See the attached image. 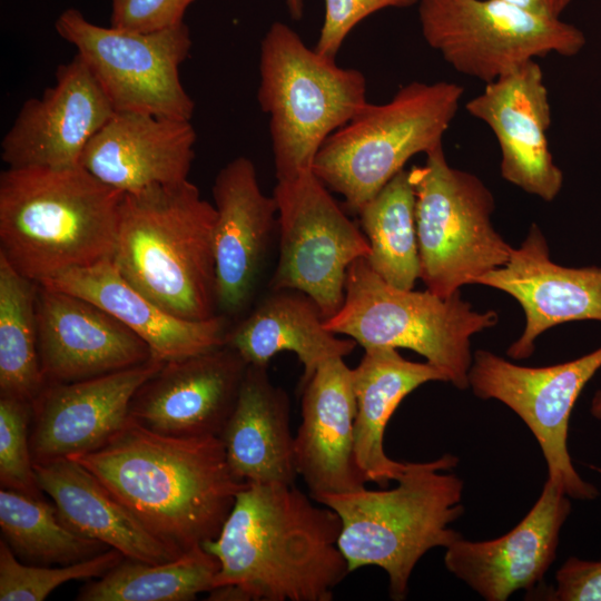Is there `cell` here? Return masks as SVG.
Instances as JSON below:
<instances>
[{
  "label": "cell",
  "mask_w": 601,
  "mask_h": 601,
  "mask_svg": "<svg viewBox=\"0 0 601 601\" xmlns=\"http://www.w3.org/2000/svg\"><path fill=\"white\" fill-rule=\"evenodd\" d=\"M70 459L179 555L219 534L246 484L231 473L219 436L164 435L130 416L102 447Z\"/></svg>",
  "instance_id": "cell-1"
},
{
  "label": "cell",
  "mask_w": 601,
  "mask_h": 601,
  "mask_svg": "<svg viewBox=\"0 0 601 601\" xmlns=\"http://www.w3.org/2000/svg\"><path fill=\"white\" fill-rule=\"evenodd\" d=\"M294 484L246 483L219 534L203 546L219 561L213 588L245 601H329L349 573L341 520ZM211 588V589H213Z\"/></svg>",
  "instance_id": "cell-2"
},
{
  "label": "cell",
  "mask_w": 601,
  "mask_h": 601,
  "mask_svg": "<svg viewBox=\"0 0 601 601\" xmlns=\"http://www.w3.org/2000/svg\"><path fill=\"white\" fill-rule=\"evenodd\" d=\"M124 193L81 166L0 174V255L43 283L112 259Z\"/></svg>",
  "instance_id": "cell-3"
},
{
  "label": "cell",
  "mask_w": 601,
  "mask_h": 601,
  "mask_svg": "<svg viewBox=\"0 0 601 601\" xmlns=\"http://www.w3.org/2000/svg\"><path fill=\"white\" fill-rule=\"evenodd\" d=\"M216 209L188 179L122 196L112 263L139 292L188 321L218 314Z\"/></svg>",
  "instance_id": "cell-4"
},
{
  "label": "cell",
  "mask_w": 601,
  "mask_h": 601,
  "mask_svg": "<svg viewBox=\"0 0 601 601\" xmlns=\"http://www.w3.org/2000/svg\"><path fill=\"white\" fill-rule=\"evenodd\" d=\"M459 460L446 453L428 462H406L397 485L333 494L317 503L341 520L338 546L349 572L374 565L385 571L393 600L407 597L411 574L434 548L462 534L450 524L463 513V481L449 472Z\"/></svg>",
  "instance_id": "cell-5"
},
{
  "label": "cell",
  "mask_w": 601,
  "mask_h": 601,
  "mask_svg": "<svg viewBox=\"0 0 601 601\" xmlns=\"http://www.w3.org/2000/svg\"><path fill=\"white\" fill-rule=\"evenodd\" d=\"M259 76L257 99L269 116L277 180L312 173L325 140L368 102L361 71L308 48L278 21L262 40Z\"/></svg>",
  "instance_id": "cell-6"
},
{
  "label": "cell",
  "mask_w": 601,
  "mask_h": 601,
  "mask_svg": "<svg viewBox=\"0 0 601 601\" xmlns=\"http://www.w3.org/2000/svg\"><path fill=\"white\" fill-rule=\"evenodd\" d=\"M463 93L456 82L413 81L385 104L367 102L322 145L314 175L356 214L413 156L443 146Z\"/></svg>",
  "instance_id": "cell-7"
},
{
  "label": "cell",
  "mask_w": 601,
  "mask_h": 601,
  "mask_svg": "<svg viewBox=\"0 0 601 601\" xmlns=\"http://www.w3.org/2000/svg\"><path fill=\"white\" fill-rule=\"evenodd\" d=\"M497 322L496 312L475 311L460 290L442 297L428 289L396 288L359 258L347 270L341 309L325 319V326L363 348L414 351L441 370L449 383L466 390L471 337Z\"/></svg>",
  "instance_id": "cell-8"
},
{
  "label": "cell",
  "mask_w": 601,
  "mask_h": 601,
  "mask_svg": "<svg viewBox=\"0 0 601 601\" xmlns=\"http://www.w3.org/2000/svg\"><path fill=\"white\" fill-rule=\"evenodd\" d=\"M410 177L426 289L449 297L506 264L513 247L494 228V197L477 176L452 167L441 146Z\"/></svg>",
  "instance_id": "cell-9"
},
{
  "label": "cell",
  "mask_w": 601,
  "mask_h": 601,
  "mask_svg": "<svg viewBox=\"0 0 601 601\" xmlns=\"http://www.w3.org/2000/svg\"><path fill=\"white\" fill-rule=\"evenodd\" d=\"M425 42L454 70L492 82L535 58L578 55L584 33L503 0H420Z\"/></svg>",
  "instance_id": "cell-10"
},
{
  "label": "cell",
  "mask_w": 601,
  "mask_h": 601,
  "mask_svg": "<svg viewBox=\"0 0 601 601\" xmlns=\"http://www.w3.org/2000/svg\"><path fill=\"white\" fill-rule=\"evenodd\" d=\"M55 27L77 49L115 111L191 120L195 102L179 75L193 45L185 22L140 32L98 26L68 8Z\"/></svg>",
  "instance_id": "cell-11"
},
{
  "label": "cell",
  "mask_w": 601,
  "mask_h": 601,
  "mask_svg": "<svg viewBox=\"0 0 601 601\" xmlns=\"http://www.w3.org/2000/svg\"><path fill=\"white\" fill-rule=\"evenodd\" d=\"M273 196L279 252L269 287L305 293L327 319L344 303L349 266L368 257V242L313 171L277 180Z\"/></svg>",
  "instance_id": "cell-12"
},
{
  "label": "cell",
  "mask_w": 601,
  "mask_h": 601,
  "mask_svg": "<svg viewBox=\"0 0 601 601\" xmlns=\"http://www.w3.org/2000/svg\"><path fill=\"white\" fill-rule=\"evenodd\" d=\"M600 368L601 346L579 358L542 367L518 365L490 351L477 349L467 375L475 396L500 401L525 423L540 445L548 477L574 500L599 496L598 489L573 466L568 432L579 395Z\"/></svg>",
  "instance_id": "cell-13"
},
{
  "label": "cell",
  "mask_w": 601,
  "mask_h": 601,
  "mask_svg": "<svg viewBox=\"0 0 601 601\" xmlns=\"http://www.w3.org/2000/svg\"><path fill=\"white\" fill-rule=\"evenodd\" d=\"M115 110L79 55L57 68L41 97L26 100L0 145L10 168L80 166L91 138Z\"/></svg>",
  "instance_id": "cell-14"
},
{
  "label": "cell",
  "mask_w": 601,
  "mask_h": 601,
  "mask_svg": "<svg viewBox=\"0 0 601 601\" xmlns=\"http://www.w3.org/2000/svg\"><path fill=\"white\" fill-rule=\"evenodd\" d=\"M465 108L494 134L502 177L544 201L554 200L563 186V173L549 148L552 110L541 66L531 60L485 83Z\"/></svg>",
  "instance_id": "cell-15"
},
{
  "label": "cell",
  "mask_w": 601,
  "mask_h": 601,
  "mask_svg": "<svg viewBox=\"0 0 601 601\" xmlns=\"http://www.w3.org/2000/svg\"><path fill=\"white\" fill-rule=\"evenodd\" d=\"M36 315L45 385L106 375L152 357L138 335L78 295L38 283Z\"/></svg>",
  "instance_id": "cell-16"
},
{
  "label": "cell",
  "mask_w": 601,
  "mask_h": 601,
  "mask_svg": "<svg viewBox=\"0 0 601 601\" xmlns=\"http://www.w3.org/2000/svg\"><path fill=\"white\" fill-rule=\"evenodd\" d=\"M247 363L223 345L165 362L135 393L129 416L169 436H219L238 397Z\"/></svg>",
  "instance_id": "cell-17"
},
{
  "label": "cell",
  "mask_w": 601,
  "mask_h": 601,
  "mask_svg": "<svg viewBox=\"0 0 601 601\" xmlns=\"http://www.w3.org/2000/svg\"><path fill=\"white\" fill-rule=\"evenodd\" d=\"M164 363L151 357L140 365L106 375L46 384L32 402L33 464L102 447L128 421L137 390Z\"/></svg>",
  "instance_id": "cell-18"
},
{
  "label": "cell",
  "mask_w": 601,
  "mask_h": 601,
  "mask_svg": "<svg viewBox=\"0 0 601 601\" xmlns=\"http://www.w3.org/2000/svg\"><path fill=\"white\" fill-rule=\"evenodd\" d=\"M570 512V497L548 477L534 505L511 531L487 541L461 535L445 548L444 564L486 601H505L519 590H533L555 559Z\"/></svg>",
  "instance_id": "cell-19"
},
{
  "label": "cell",
  "mask_w": 601,
  "mask_h": 601,
  "mask_svg": "<svg viewBox=\"0 0 601 601\" xmlns=\"http://www.w3.org/2000/svg\"><path fill=\"white\" fill-rule=\"evenodd\" d=\"M473 284L511 295L522 307L525 325L506 351L514 359L529 358L536 338L546 329L574 321L601 323V267H566L550 257L548 242L536 224L513 248L505 265Z\"/></svg>",
  "instance_id": "cell-20"
},
{
  "label": "cell",
  "mask_w": 601,
  "mask_h": 601,
  "mask_svg": "<svg viewBox=\"0 0 601 601\" xmlns=\"http://www.w3.org/2000/svg\"><path fill=\"white\" fill-rule=\"evenodd\" d=\"M213 197L217 308L228 317L254 295L277 226V204L262 191L256 167L244 156L218 171Z\"/></svg>",
  "instance_id": "cell-21"
},
{
  "label": "cell",
  "mask_w": 601,
  "mask_h": 601,
  "mask_svg": "<svg viewBox=\"0 0 601 601\" xmlns=\"http://www.w3.org/2000/svg\"><path fill=\"white\" fill-rule=\"evenodd\" d=\"M300 388L302 422L294 435V461L309 495L317 502L365 487L354 451L352 368L342 357L328 359Z\"/></svg>",
  "instance_id": "cell-22"
},
{
  "label": "cell",
  "mask_w": 601,
  "mask_h": 601,
  "mask_svg": "<svg viewBox=\"0 0 601 601\" xmlns=\"http://www.w3.org/2000/svg\"><path fill=\"white\" fill-rule=\"evenodd\" d=\"M191 120L115 111L91 138L80 166L124 194L188 179L195 158Z\"/></svg>",
  "instance_id": "cell-23"
},
{
  "label": "cell",
  "mask_w": 601,
  "mask_h": 601,
  "mask_svg": "<svg viewBox=\"0 0 601 601\" xmlns=\"http://www.w3.org/2000/svg\"><path fill=\"white\" fill-rule=\"evenodd\" d=\"M78 295L108 312L150 348L152 357L168 362L225 345L228 317L223 314L188 321L175 316L134 287L111 259L65 272L39 283Z\"/></svg>",
  "instance_id": "cell-24"
},
{
  "label": "cell",
  "mask_w": 601,
  "mask_h": 601,
  "mask_svg": "<svg viewBox=\"0 0 601 601\" xmlns=\"http://www.w3.org/2000/svg\"><path fill=\"white\" fill-rule=\"evenodd\" d=\"M227 463L243 483L294 484V435L287 393L267 366L248 365L235 406L219 435Z\"/></svg>",
  "instance_id": "cell-25"
},
{
  "label": "cell",
  "mask_w": 601,
  "mask_h": 601,
  "mask_svg": "<svg viewBox=\"0 0 601 601\" xmlns=\"http://www.w3.org/2000/svg\"><path fill=\"white\" fill-rule=\"evenodd\" d=\"M33 466L40 490L51 499L60 519L73 532L136 561L159 563L179 556L79 462L60 457Z\"/></svg>",
  "instance_id": "cell-26"
},
{
  "label": "cell",
  "mask_w": 601,
  "mask_h": 601,
  "mask_svg": "<svg viewBox=\"0 0 601 601\" xmlns=\"http://www.w3.org/2000/svg\"><path fill=\"white\" fill-rule=\"evenodd\" d=\"M356 344L328 331L314 299L289 288L270 289L246 317L228 328L225 338V345L247 365L268 366L278 353L293 352L304 367L300 386L323 363L348 356Z\"/></svg>",
  "instance_id": "cell-27"
},
{
  "label": "cell",
  "mask_w": 601,
  "mask_h": 601,
  "mask_svg": "<svg viewBox=\"0 0 601 601\" xmlns=\"http://www.w3.org/2000/svg\"><path fill=\"white\" fill-rule=\"evenodd\" d=\"M356 398L354 451L366 480L386 486L403 473L406 462L392 460L384 450V433L401 402L428 382H447L445 374L428 362L404 358L396 348L367 347L352 368Z\"/></svg>",
  "instance_id": "cell-28"
},
{
  "label": "cell",
  "mask_w": 601,
  "mask_h": 601,
  "mask_svg": "<svg viewBox=\"0 0 601 601\" xmlns=\"http://www.w3.org/2000/svg\"><path fill=\"white\" fill-rule=\"evenodd\" d=\"M372 269L387 284L413 289L420 278L415 193L410 170L395 175L356 213Z\"/></svg>",
  "instance_id": "cell-29"
},
{
  "label": "cell",
  "mask_w": 601,
  "mask_h": 601,
  "mask_svg": "<svg viewBox=\"0 0 601 601\" xmlns=\"http://www.w3.org/2000/svg\"><path fill=\"white\" fill-rule=\"evenodd\" d=\"M218 571V559L203 545L159 563L124 558L105 575L89 580L76 600L190 601L213 588Z\"/></svg>",
  "instance_id": "cell-30"
},
{
  "label": "cell",
  "mask_w": 601,
  "mask_h": 601,
  "mask_svg": "<svg viewBox=\"0 0 601 601\" xmlns=\"http://www.w3.org/2000/svg\"><path fill=\"white\" fill-rule=\"evenodd\" d=\"M1 539L21 562L67 565L91 559L111 548L70 530L55 503L20 491H0Z\"/></svg>",
  "instance_id": "cell-31"
},
{
  "label": "cell",
  "mask_w": 601,
  "mask_h": 601,
  "mask_svg": "<svg viewBox=\"0 0 601 601\" xmlns=\"http://www.w3.org/2000/svg\"><path fill=\"white\" fill-rule=\"evenodd\" d=\"M38 283L0 255V396L33 402L45 386L38 352Z\"/></svg>",
  "instance_id": "cell-32"
},
{
  "label": "cell",
  "mask_w": 601,
  "mask_h": 601,
  "mask_svg": "<svg viewBox=\"0 0 601 601\" xmlns=\"http://www.w3.org/2000/svg\"><path fill=\"white\" fill-rule=\"evenodd\" d=\"M124 554L109 549L91 559L67 565L21 562L0 540V601H42L55 589L73 580L98 579L115 568Z\"/></svg>",
  "instance_id": "cell-33"
},
{
  "label": "cell",
  "mask_w": 601,
  "mask_h": 601,
  "mask_svg": "<svg viewBox=\"0 0 601 601\" xmlns=\"http://www.w3.org/2000/svg\"><path fill=\"white\" fill-rule=\"evenodd\" d=\"M31 417V402L0 396V484L42 496L30 449Z\"/></svg>",
  "instance_id": "cell-34"
},
{
  "label": "cell",
  "mask_w": 601,
  "mask_h": 601,
  "mask_svg": "<svg viewBox=\"0 0 601 601\" xmlns=\"http://www.w3.org/2000/svg\"><path fill=\"white\" fill-rule=\"evenodd\" d=\"M420 0H325V14L315 50L335 59L348 33L368 16L386 8H408Z\"/></svg>",
  "instance_id": "cell-35"
},
{
  "label": "cell",
  "mask_w": 601,
  "mask_h": 601,
  "mask_svg": "<svg viewBox=\"0 0 601 601\" xmlns=\"http://www.w3.org/2000/svg\"><path fill=\"white\" fill-rule=\"evenodd\" d=\"M195 0H111L110 26L124 30L150 32L184 22Z\"/></svg>",
  "instance_id": "cell-36"
},
{
  "label": "cell",
  "mask_w": 601,
  "mask_h": 601,
  "mask_svg": "<svg viewBox=\"0 0 601 601\" xmlns=\"http://www.w3.org/2000/svg\"><path fill=\"white\" fill-rule=\"evenodd\" d=\"M545 597L555 601H601V560L566 559Z\"/></svg>",
  "instance_id": "cell-37"
},
{
  "label": "cell",
  "mask_w": 601,
  "mask_h": 601,
  "mask_svg": "<svg viewBox=\"0 0 601 601\" xmlns=\"http://www.w3.org/2000/svg\"><path fill=\"white\" fill-rule=\"evenodd\" d=\"M533 13L560 18L573 0H503Z\"/></svg>",
  "instance_id": "cell-38"
},
{
  "label": "cell",
  "mask_w": 601,
  "mask_h": 601,
  "mask_svg": "<svg viewBox=\"0 0 601 601\" xmlns=\"http://www.w3.org/2000/svg\"><path fill=\"white\" fill-rule=\"evenodd\" d=\"M289 16L294 20H300L304 13V0H286Z\"/></svg>",
  "instance_id": "cell-39"
},
{
  "label": "cell",
  "mask_w": 601,
  "mask_h": 601,
  "mask_svg": "<svg viewBox=\"0 0 601 601\" xmlns=\"http://www.w3.org/2000/svg\"><path fill=\"white\" fill-rule=\"evenodd\" d=\"M590 413L595 420L601 421V390L597 391L591 400Z\"/></svg>",
  "instance_id": "cell-40"
}]
</instances>
